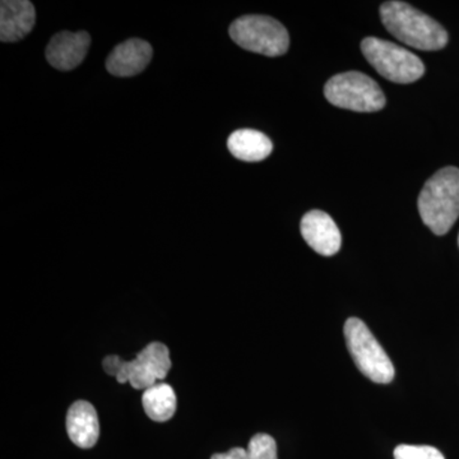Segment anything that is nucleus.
Masks as SVG:
<instances>
[{
    "instance_id": "nucleus-1",
    "label": "nucleus",
    "mask_w": 459,
    "mask_h": 459,
    "mask_svg": "<svg viewBox=\"0 0 459 459\" xmlns=\"http://www.w3.org/2000/svg\"><path fill=\"white\" fill-rule=\"evenodd\" d=\"M380 18L394 38L415 49L440 50L448 44V32L444 27L409 3H383Z\"/></svg>"
},
{
    "instance_id": "nucleus-2",
    "label": "nucleus",
    "mask_w": 459,
    "mask_h": 459,
    "mask_svg": "<svg viewBox=\"0 0 459 459\" xmlns=\"http://www.w3.org/2000/svg\"><path fill=\"white\" fill-rule=\"evenodd\" d=\"M422 222L435 235H446L459 217V169L455 166L435 172L419 195Z\"/></svg>"
},
{
    "instance_id": "nucleus-3",
    "label": "nucleus",
    "mask_w": 459,
    "mask_h": 459,
    "mask_svg": "<svg viewBox=\"0 0 459 459\" xmlns=\"http://www.w3.org/2000/svg\"><path fill=\"white\" fill-rule=\"evenodd\" d=\"M344 338L356 367L371 382L388 385L394 379V362L361 319H347Z\"/></svg>"
},
{
    "instance_id": "nucleus-4",
    "label": "nucleus",
    "mask_w": 459,
    "mask_h": 459,
    "mask_svg": "<svg viewBox=\"0 0 459 459\" xmlns=\"http://www.w3.org/2000/svg\"><path fill=\"white\" fill-rule=\"evenodd\" d=\"M325 95L334 107L374 113L385 107V96L379 84L360 72L333 75L325 83Z\"/></svg>"
},
{
    "instance_id": "nucleus-5",
    "label": "nucleus",
    "mask_w": 459,
    "mask_h": 459,
    "mask_svg": "<svg viewBox=\"0 0 459 459\" xmlns=\"http://www.w3.org/2000/svg\"><path fill=\"white\" fill-rule=\"evenodd\" d=\"M361 51L377 74L392 82L412 83L425 74L421 59L394 42L367 38L361 42Z\"/></svg>"
},
{
    "instance_id": "nucleus-6",
    "label": "nucleus",
    "mask_w": 459,
    "mask_h": 459,
    "mask_svg": "<svg viewBox=\"0 0 459 459\" xmlns=\"http://www.w3.org/2000/svg\"><path fill=\"white\" fill-rule=\"evenodd\" d=\"M230 36L243 49L265 56H283L290 47L282 23L268 16H243L230 26Z\"/></svg>"
},
{
    "instance_id": "nucleus-7",
    "label": "nucleus",
    "mask_w": 459,
    "mask_h": 459,
    "mask_svg": "<svg viewBox=\"0 0 459 459\" xmlns=\"http://www.w3.org/2000/svg\"><path fill=\"white\" fill-rule=\"evenodd\" d=\"M171 369L170 351L161 342H152L144 347L137 358L124 361L117 380L120 385L129 383L134 389H144L164 380Z\"/></svg>"
},
{
    "instance_id": "nucleus-8",
    "label": "nucleus",
    "mask_w": 459,
    "mask_h": 459,
    "mask_svg": "<svg viewBox=\"0 0 459 459\" xmlns=\"http://www.w3.org/2000/svg\"><path fill=\"white\" fill-rule=\"evenodd\" d=\"M301 235L307 246L320 255H337L342 244L340 229L328 213L313 210L301 220Z\"/></svg>"
},
{
    "instance_id": "nucleus-9",
    "label": "nucleus",
    "mask_w": 459,
    "mask_h": 459,
    "mask_svg": "<svg viewBox=\"0 0 459 459\" xmlns=\"http://www.w3.org/2000/svg\"><path fill=\"white\" fill-rule=\"evenodd\" d=\"M91 44L87 32H60L51 39L47 48V59L59 71H72L83 62Z\"/></svg>"
},
{
    "instance_id": "nucleus-10",
    "label": "nucleus",
    "mask_w": 459,
    "mask_h": 459,
    "mask_svg": "<svg viewBox=\"0 0 459 459\" xmlns=\"http://www.w3.org/2000/svg\"><path fill=\"white\" fill-rule=\"evenodd\" d=\"M152 47L140 39L117 45L107 60L108 74L117 77H133L146 69L152 59Z\"/></svg>"
},
{
    "instance_id": "nucleus-11",
    "label": "nucleus",
    "mask_w": 459,
    "mask_h": 459,
    "mask_svg": "<svg viewBox=\"0 0 459 459\" xmlns=\"http://www.w3.org/2000/svg\"><path fill=\"white\" fill-rule=\"evenodd\" d=\"M36 12L29 0H3L0 3V40H22L35 26Z\"/></svg>"
},
{
    "instance_id": "nucleus-12",
    "label": "nucleus",
    "mask_w": 459,
    "mask_h": 459,
    "mask_svg": "<svg viewBox=\"0 0 459 459\" xmlns=\"http://www.w3.org/2000/svg\"><path fill=\"white\" fill-rule=\"evenodd\" d=\"M66 431L75 446L90 449L100 437L99 416L95 407L86 401L72 404L66 415Z\"/></svg>"
},
{
    "instance_id": "nucleus-13",
    "label": "nucleus",
    "mask_w": 459,
    "mask_h": 459,
    "mask_svg": "<svg viewBox=\"0 0 459 459\" xmlns=\"http://www.w3.org/2000/svg\"><path fill=\"white\" fill-rule=\"evenodd\" d=\"M228 147L232 156L247 162H258L267 159L273 144L264 133L253 129H240L229 137Z\"/></svg>"
},
{
    "instance_id": "nucleus-14",
    "label": "nucleus",
    "mask_w": 459,
    "mask_h": 459,
    "mask_svg": "<svg viewBox=\"0 0 459 459\" xmlns=\"http://www.w3.org/2000/svg\"><path fill=\"white\" fill-rule=\"evenodd\" d=\"M142 403L148 418L157 422L169 421L177 411V394L171 385L159 382L144 391Z\"/></svg>"
},
{
    "instance_id": "nucleus-15",
    "label": "nucleus",
    "mask_w": 459,
    "mask_h": 459,
    "mask_svg": "<svg viewBox=\"0 0 459 459\" xmlns=\"http://www.w3.org/2000/svg\"><path fill=\"white\" fill-rule=\"evenodd\" d=\"M247 452L249 459H279L276 440L268 434L255 435L250 439Z\"/></svg>"
},
{
    "instance_id": "nucleus-16",
    "label": "nucleus",
    "mask_w": 459,
    "mask_h": 459,
    "mask_svg": "<svg viewBox=\"0 0 459 459\" xmlns=\"http://www.w3.org/2000/svg\"><path fill=\"white\" fill-rule=\"evenodd\" d=\"M394 459H446L434 446L401 444L394 449Z\"/></svg>"
},
{
    "instance_id": "nucleus-17",
    "label": "nucleus",
    "mask_w": 459,
    "mask_h": 459,
    "mask_svg": "<svg viewBox=\"0 0 459 459\" xmlns=\"http://www.w3.org/2000/svg\"><path fill=\"white\" fill-rule=\"evenodd\" d=\"M104 370L107 371L108 376L117 377L119 371L122 370L124 361L119 356L111 355L105 358L104 360Z\"/></svg>"
},
{
    "instance_id": "nucleus-18",
    "label": "nucleus",
    "mask_w": 459,
    "mask_h": 459,
    "mask_svg": "<svg viewBox=\"0 0 459 459\" xmlns=\"http://www.w3.org/2000/svg\"><path fill=\"white\" fill-rule=\"evenodd\" d=\"M211 459H249V455H247V449L232 448L226 453H217Z\"/></svg>"
},
{
    "instance_id": "nucleus-19",
    "label": "nucleus",
    "mask_w": 459,
    "mask_h": 459,
    "mask_svg": "<svg viewBox=\"0 0 459 459\" xmlns=\"http://www.w3.org/2000/svg\"><path fill=\"white\" fill-rule=\"evenodd\" d=\"M458 244H459V238H458Z\"/></svg>"
}]
</instances>
